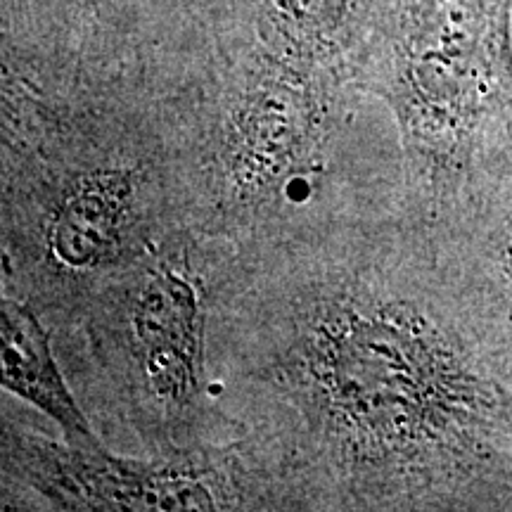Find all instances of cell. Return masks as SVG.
Returning <instances> with one entry per match:
<instances>
[{"label":"cell","instance_id":"3","mask_svg":"<svg viewBox=\"0 0 512 512\" xmlns=\"http://www.w3.org/2000/svg\"><path fill=\"white\" fill-rule=\"evenodd\" d=\"M342 69L259 43L219 53L197 81L190 117V226L235 249L313 223L403 204Z\"/></svg>","mask_w":512,"mask_h":512},{"label":"cell","instance_id":"2","mask_svg":"<svg viewBox=\"0 0 512 512\" xmlns=\"http://www.w3.org/2000/svg\"><path fill=\"white\" fill-rule=\"evenodd\" d=\"M195 86L128 48L5 41L3 292L50 332L190 226Z\"/></svg>","mask_w":512,"mask_h":512},{"label":"cell","instance_id":"1","mask_svg":"<svg viewBox=\"0 0 512 512\" xmlns=\"http://www.w3.org/2000/svg\"><path fill=\"white\" fill-rule=\"evenodd\" d=\"M209 356L280 510L512 505V377L403 207L235 249Z\"/></svg>","mask_w":512,"mask_h":512},{"label":"cell","instance_id":"6","mask_svg":"<svg viewBox=\"0 0 512 512\" xmlns=\"http://www.w3.org/2000/svg\"><path fill=\"white\" fill-rule=\"evenodd\" d=\"M3 510H280L273 484L238 439L190 456L117 453L29 430L3 411Z\"/></svg>","mask_w":512,"mask_h":512},{"label":"cell","instance_id":"7","mask_svg":"<svg viewBox=\"0 0 512 512\" xmlns=\"http://www.w3.org/2000/svg\"><path fill=\"white\" fill-rule=\"evenodd\" d=\"M0 358L5 394L55 422L62 439L72 444H105L74 392L48 323L34 306L8 292L0 297Z\"/></svg>","mask_w":512,"mask_h":512},{"label":"cell","instance_id":"4","mask_svg":"<svg viewBox=\"0 0 512 512\" xmlns=\"http://www.w3.org/2000/svg\"><path fill=\"white\" fill-rule=\"evenodd\" d=\"M235 247L183 226L112 275L53 330L55 349L95 427L143 456L228 444L211 382V313Z\"/></svg>","mask_w":512,"mask_h":512},{"label":"cell","instance_id":"5","mask_svg":"<svg viewBox=\"0 0 512 512\" xmlns=\"http://www.w3.org/2000/svg\"><path fill=\"white\" fill-rule=\"evenodd\" d=\"M358 81L392 114L403 207L430 221L512 128L510 0H377Z\"/></svg>","mask_w":512,"mask_h":512}]
</instances>
